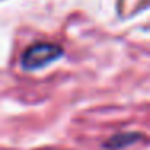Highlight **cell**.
Returning a JSON list of instances; mask_svg holds the SVG:
<instances>
[{
  "mask_svg": "<svg viewBox=\"0 0 150 150\" xmlns=\"http://www.w3.org/2000/svg\"><path fill=\"white\" fill-rule=\"evenodd\" d=\"M63 55V49L55 44L40 42L31 45L21 57V68L26 71H36L42 69L47 65L57 62Z\"/></svg>",
  "mask_w": 150,
  "mask_h": 150,
  "instance_id": "obj_1",
  "label": "cell"
},
{
  "mask_svg": "<svg viewBox=\"0 0 150 150\" xmlns=\"http://www.w3.org/2000/svg\"><path fill=\"white\" fill-rule=\"evenodd\" d=\"M142 139L144 136L140 132H137V131H121V132L110 136L102 144V147L105 150H123L134 145V144H139Z\"/></svg>",
  "mask_w": 150,
  "mask_h": 150,
  "instance_id": "obj_2",
  "label": "cell"
}]
</instances>
